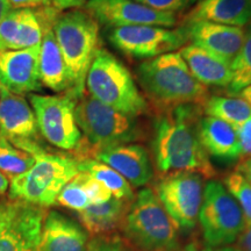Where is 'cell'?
I'll list each match as a JSON object with an SVG mask.
<instances>
[{"label":"cell","mask_w":251,"mask_h":251,"mask_svg":"<svg viewBox=\"0 0 251 251\" xmlns=\"http://www.w3.org/2000/svg\"><path fill=\"white\" fill-rule=\"evenodd\" d=\"M236 248L240 251H251V224H247V227L236 241Z\"/></svg>","instance_id":"obj_36"},{"label":"cell","mask_w":251,"mask_h":251,"mask_svg":"<svg viewBox=\"0 0 251 251\" xmlns=\"http://www.w3.org/2000/svg\"><path fill=\"white\" fill-rule=\"evenodd\" d=\"M136 76L144 94L158 109L181 103L202 106L208 98L207 87L192 76L179 52L142 61Z\"/></svg>","instance_id":"obj_2"},{"label":"cell","mask_w":251,"mask_h":251,"mask_svg":"<svg viewBox=\"0 0 251 251\" xmlns=\"http://www.w3.org/2000/svg\"><path fill=\"white\" fill-rule=\"evenodd\" d=\"M56 202L65 208L76 211L77 213L87 208L91 205L89 197L84 190L80 172L75 176L69 183L62 188Z\"/></svg>","instance_id":"obj_29"},{"label":"cell","mask_w":251,"mask_h":251,"mask_svg":"<svg viewBox=\"0 0 251 251\" xmlns=\"http://www.w3.org/2000/svg\"><path fill=\"white\" fill-rule=\"evenodd\" d=\"M35 163V157L12 144L0 134V171L6 177H17L27 172Z\"/></svg>","instance_id":"obj_27"},{"label":"cell","mask_w":251,"mask_h":251,"mask_svg":"<svg viewBox=\"0 0 251 251\" xmlns=\"http://www.w3.org/2000/svg\"><path fill=\"white\" fill-rule=\"evenodd\" d=\"M183 27L191 45L199 47L229 63L236 57L246 37L243 28L211 21L191 20L186 21Z\"/></svg>","instance_id":"obj_16"},{"label":"cell","mask_w":251,"mask_h":251,"mask_svg":"<svg viewBox=\"0 0 251 251\" xmlns=\"http://www.w3.org/2000/svg\"><path fill=\"white\" fill-rule=\"evenodd\" d=\"M89 0H52V7L57 11H70V9H77L85 6Z\"/></svg>","instance_id":"obj_35"},{"label":"cell","mask_w":251,"mask_h":251,"mask_svg":"<svg viewBox=\"0 0 251 251\" xmlns=\"http://www.w3.org/2000/svg\"><path fill=\"white\" fill-rule=\"evenodd\" d=\"M131 202L113 197L108 201L90 205L78 212V218L89 234L106 235L122 225Z\"/></svg>","instance_id":"obj_24"},{"label":"cell","mask_w":251,"mask_h":251,"mask_svg":"<svg viewBox=\"0 0 251 251\" xmlns=\"http://www.w3.org/2000/svg\"><path fill=\"white\" fill-rule=\"evenodd\" d=\"M199 224L209 248L235 243L247 227V220L235 198L221 181L209 180L203 187Z\"/></svg>","instance_id":"obj_8"},{"label":"cell","mask_w":251,"mask_h":251,"mask_svg":"<svg viewBox=\"0 0 251 251\" xmlns=\"http://www.w3.org/2000/svg\"><path fill=\"white\" fill-rule=\"evenodd\" d=\"M90 235L83 226L57 211L43 220L39 251H87Z\"/></svg>","instance_id":"obj_19"},{"label":"cell","mask_w":251,"mask_h":251,"mask_svg":"<svg viewBox=\"0 0 251 251\" xmlns=\"http://www.w3.org/2000/svg\"><path fill=\"white\" fill-rule=\"evenodd\" d=\"M29 101L40 134L56 148L78 150L83 135L75 114L77 100L67 92L56 96L31 93Z\"/></svg>","instance_id":"obj_9"},{"label":"cell","mask_w":251,"mask_h":251,"mask_svg":"<svg viewBox=\"0 0 251 251\" xmlns=\"http://www.w3.org/2000/svg\"><path fill=\"white\" fill-rule=\"evenodd\" d=\"M237 96L240 97V98H242L243 100H246V101L251 106V84L249 86H247L246 89H243L242 91H241Z\"/></svg>","instance_id":"obj_40"},{"label":"cell","mask_w":251,"mask_h":251,"mask_svg":"<svg viewBox=\"0 0 251 251\" xmlns=\"http://www.w3.org/2000/svg\"><path fill=\"white\" fill-rule=\"evenodd\" d=\"M87 251H130L117 235H99L91 238Z\"/></svg>","instance_id":"obj_33"},{"label":"cell","mask_w":251,"mask_h":251,"mask_svg":"<svg viewBox=\"0 0 251 251\" xmlns=\"http://www.w3.org/2000/svg\"><path fill=\"white\" fill-rule=\"evenodd\" d=\"M78 169L80 172H85L91 177L98 180L108 188L112 196L117 199L126 200L131 202L135 194L133 187L120 174L105 163L97 161L94 158L78 159Z\"/></svg>","instance_id":"obj_25"},{"label":"cell","mask_w":251,"mask_h":251,"mask_svg":"<svg viewBox=\"0 0 251 251\" xmlns=\"http://www.w3.org/2000/svg\"><path fill=\"white\" fill-rule=\"evenodd\" d=\"M155 193L179 230L196 227L203 196V177L192 171L163 175L155 185Z\"/></svg>","instance_id":"obj_10"},{"label":"cell","mask_w":251,"mask_h":251,"mask_svg":"<svg viewBox=\"0 0 251 251\" xmlns=\"http://www.w3.org/2000/svg\"><path fill=\"white\" fill-rule=\"evenodd\" d=\"M0 134L20 147L39 141V127L33 108L23 96L9 92L0 85Z\"/></svg>","instance_id":"obj_17"},{"label":"cell","mask_w":251,"mask_h":251,"mask_svg":"<svg viewBox=\"0 0 251 251\" xmlns=\"http://www.w3.org/2000/svg\"><path fill=\"white\" fill-rule=\"evenodd\" d=\"M191 20L242 28L251 23V0H199L187 15Z\"/></svg>","instance_id":"obj_22"},{"label":"cell","mask_w":251,"mask_h":251,"mask_svg":"<svg viewBox=\"0 0 251 251\" xmlns=\"http://www.w3.org/2000/svg\"><path fill=\"white\" fill-rule=\"evenodd\" d=\"M203 114L220 119L236 129L251 118V106L240 97L213 96L202 103Z\"/></svg>","instance_id":"obj_26"},{"label":"cell","mask_w":251,"mask_h":251,"mask_svg":"<svg viewBox=\"0 0 251 251\" xmlns=\"http://www.w3.org/2000/svg\"><path fill=\"white\" fill-rule=\"evenodd\" d=\"M199 137L207 155L220 161L241 158V147L237 130L220 119L203 115L200 122Z\"/></svg>","instance_id":"obj_21"},{"label":"cell","mask_w":251,"mask_h":251,"mask_svg":"<svg viewBox=\"0 0 251 251\" xmlns=\"http://www.w3.org/2000/svg\"><path fill=\"white\" fill-rule=\"evenodd\" d=\"M180 251H199V250H198V248L194 243H188L187 246H185L184 249Z\"/></svg>","instance_id":"obj_42"},{"label":"cell","mask_w":251,"mask_h":251,"mask_svg":"<svg viewBox=\"0 0 251 251\" xmlns=\"http://www.w3.org/2000/svg\"><path fill=\"white\" fill-rule=\"evenodd\" d=\"M11 5H9V0H0V23L4 20V18L11 11Z\"/></svg>","instance_id":"obj_38"},{"label":"cell","mask_w":251,"mask_h":251,"mask_svg":"<svg viewBox=\"0 0 251 251\" xmlns=\"http://www.w3.org/2000/svg\"><path fill=\"white\" fill-rule=\"evenodd\" d=\"M91 157L114 169L133 187L146 186L153 177L150 153L141 144L127 143L109 147L93 152Z\"/></svg>","instance_id":"obj_18"},{"label":"cell","mask_w":251,"mask_h":251,"mask_svg":"<svg viewBox=\"0 0 251 251\" xmlns=\"http://www.w3.org/2000/svg\"><path fill=\"white\" fill-rule=\"evenodd\" d=\"M80 172V171H79ZM81 181H83L84 190L89 197L91 205H97V203H102L112 199L113 196L109 192V190L105 185H102L100 181L96 180L85 172H80Z\"/></svg>","instance_id":"obj_31"},{"label":"cell","mask_w":251,"mask_h":251,"mask_svg":"<svg viewBox=\"0 0 251 251\" xmlns=\"http://www.w3.org/2000/svg\"><path fill=\"white\" fill-rule=\"evenodd\" d=\"M107 39L122 54L137 59H151L175 52L188 45L184 27L126 26L107 28Z\"/></svg>","instance_id":"obj_11"},{"label":"cell","mask_w":251,"mask_h":251,"mask_svg":"<svg viewBox=\"0 0 251 251\" xmlns=\"http://www.w3.org/2000/svg\"><path fill=\"white\" fill-rule=\"evenodd\" d=\"M67 68L68 92L78 100L85 94L87 71L99 47V24L86 11L59 12L52 25Z\"/></svg>","instance_id":"obj_3"},{"label":"cell","mask_w":251,"mask_h":251,"mask_svg":"<svg viewBox=\"0 0 251 251\" xmlns=\"http://www.w3.org/2000/svg\"><path fill=\"white\" fill-rule=\"evenodd\" d=\"M46 208L20 200L0 202V251H39Z\"/></svg>","instance_id":"obj_12"},{"label":"cell","mask_w":251,"mask_h":251,"mask_svg":"<svg viewBox=\"0 0 251 251\" xmlns=\"http://www.w3.org/2000/svg\"><path fill=\"white\" fill-rule=\"evenodd\" d=\"M40 80L43 86L54 92H68L67 68L52 28L46 30L40 46Z\"/></svg>","instance_id":"obj_23"},{"label":"cell","mask_w":251,"mask_h":251,"mask_svg":"<svg viewBox=\"0 0 251 251\" xmlns=\"http://www.w3.org/2000/svg\"><path fill=\"white\" fill-rule=\"evenodd\" d=\"M8 187H9L8 178L6 177L1 171H0V196H2V194L7 192Z\"/></svg>","instance_id":"obj_39"},{"label":"cell","mask_w":251,"mask_h":251,"mask_svg":"<svg viewBox=\"0 0 251 251\" xmlns=\"http://www.w3.org/2000/svg\"><path fill=\"white\" fill-rule=\"evenodd\" d=\"M79 172L78 159L45 151L25 174L9 181V199L47 208L55 205L62 188Z\"/></svg>","instance_id":"obj_7"},{"label":"cell","mask_w":251,"mask_h":251,"mask_svg":"<svg viewBox=\"0 0 251 251\" xmlns=\"http://www.w3.org/2000/svg\"><path fill=\"white\" fill-rule=\"evenodd\" d=\"M147 7L153 8L156 11L170 12L177 14L178 12H184L192 7L199 0H134Z\"/></svg>","instance_id":"obj_32"},{"label":"cell","mask_w":251,"mask_h":251,"mask_svg":"<svg viewBox=\"0 0 251 251\" xmlns=\"http://www.w3.org/2000/svg\"><path fill=\"white\" fill-rule=\"evenodd\" d=\"M202 106L181 103L158 109L152 122L151 150L157 171H192L211 178L215 170L199 137Z\"/></svg>","instance_id":"obj_1"},{"label":"cell","mask_w":251,"mask_h":251,"mask_svg":"<svg viewBox=\"0 0 251 251\" xmlns=\"http://www.w3.org/2000/svg\"><path fill=\"white\" fill-rule=\"evenodd\" d=\"M225 186L242 209L247 224H251V184L237 171L225 178Z\"/></svg>","instance_id":"obj_30"},{"label":"cell","mask_w":251,"mask_h":251,"mask_svg":"<svg viewBox=\"0 0 251 251\" xmlns=\"http://www.w3.org/2000/svg\"><path fill=\"white\" fill-rule=\"evenodd\" d=\"M40 46L0 52V85L18 96L42 90L39 71Z\"/></svg>","instance_id":"obj_15"},{"label":"cell","mask_w":251,"mask_h":251,"mask_svg":"<svg viewBox=\"0 0 251 251\" xmlns=\"http://www.w3.org/2000/svg\"><path fill=\"white\" fill-rule=\"evenodd\" d=\"M192 76L203 86L228 87L231 80L230 63L199 47L184 46L178 51Z\"/></svg>","instance_id":"obj_20"},{"label":"cell","mask_w":251,"mask_h":251,"mask_svg":"<svg viewBox=\"0 0 251 251\" xmlns=\"http://www.w3.org/2000/svg\"><path fill=\"white\" fill-rule=\"evenodd\" d=\"M202 251H240V250H238L236 247L227 246V247H219V248H209V247H207Z\"/></svg>","instance_id":"obj_41"},{"label":"cell","mask_w":251,"mask_h":251,"mask_svg":"<svg viewBox=\"0 0 251 251\" xmlns=\"http://www.w3.org/2000/svg\"><path fill=\"white\" fill-rule=\"evenodd\" d=\"M231 80L228 92L237 96L243 89L251 84V25L246 30L242 48L230 63Z\"/></svg>","instance_id":"obj_28"},{"label":"cell","mask_w":251,"mask_h":251,"mask_svg":"<svg viewBox=\"0 0 251 251\" xmlns=\"http://www.w3.org/2000/svg\"><path fill=\"white\" fill-rule=\"evenodd\" d=\"M121 226L128 242L141 251H177L179 246V228L149 187L135 196Z\"/></svg>","instance_id":"obj_6"},{"label":"cell","mask_w":251,"mask_h":251,"mask_svg":"<svg viewBox=\"0 0 251 251\" xmlns=\"http://www.w3.org/2000/svg\"><path fill=\"white\" fill-rule=\"evenodd\" d=\"M85 11L107 28L140 25L171 28L178 23L177 14L156 11L134 0H89Z\"/></svg>","instance_id":"obj_14"},{"label":"cell","mask_w":251,"mask_h":251,"mask_svg":"<svg viewBox=\"0 0 251 251\" xmlns=\"http://www.w3.org/2000/svg\"><path fill=\"white\" fill-rule=\"evenodd\" d=\"M12 9L41 8L52 6V0H9Z\"/></svg>","instance_id":"obj_34"},{"label":"cell","mask_w":251,"mask_h":251,"mask_svg":"<svg viewBox=\"0 0 251 251\" xmlns=\"http://www.w3.org/2000/svg\"><path fill=\"white\" fill-rule=\"evenodd\" d=\"M75 114L83 135L81 143L87 144V148L79 150L83 158H90L98 150L135 143L143 137V128L137 118L108 107L90 94L85 93L77 100Z\"/></svg>","instance_id":"obj_4"},{"label":"cell","mask_w":251,"mask_h":251,"mask_svg":"<svg viewBox=\"0 0 251 251\" xmlns=\"http://www.w3.org/2000/svg\"><path fill=\"white\" fill-rule=\"evenodd\" d=\"M58 14L59 11L52 6L11 9L0 23V52L40 46Z\"/></svg>","instance_id":"obj_13"},{"label":"cell","mask_w":251,"mask_h":251,"mask_svg":"<svg viewBox=\"0 0 251 251\" xmlns=\"http://www.w3.org/2000/svg\"><path fill=\"white\" fill-rule=\"evenodd\" d=\"M238 174L243 176L251 184V157H246V158H241L240 163L236 166V170Z\"/></svg>","instance_id":"obj_37"},{"label":"cell","mask_w":251,"mask_h":251,"mask_svg":"<svg viewBox=\"0 0 251 251\" xmlns=\"http://www.w3.org/2000/svg\"><path fill=\"white\" fill-rule=\"evenodd\" d=\"M85 87L92 98L117 111L139 118L149 111L130 71L107 50L100 48L87 71Z\"/></svg>","instance_id":"obj_5"}]
</instances>
